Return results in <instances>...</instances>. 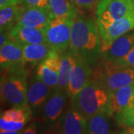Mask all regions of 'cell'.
<instances>
[{"instance_id":"6da1fadb","label":"cell","mask_w":134,"mask_h":134,"mask_svg":"<svg viewBox=\"0 0 134 134\" xmlns=\"http://www.w3.org/2000/svg\"><path fill=\"white\" fill-rule=\"evenodd\" d=\"M69 49L92 68L101 59V42L96 20L77 15L72 25Z\"/></svg>"},{"instance_id":"7a4b0ae2","label":"cell","mask_w":134,"mask_h":134,"mask_svg":"<svg viewBox=\"0 0 134 134\" xmlns=\"http://www.w3.org/2000/svg\"><path fill=\"white\" fill-rule=\"evenodd\" d=\"M110 92L98 78H91L81 90L72 97V107L88 119L100 112L109 114Z\"/></svg>"},{"instance_id":"3957f363","label":"cell","mask_w":134,"mask_h":134,"mask_svg":"<svg viewBox=\"0 0 134 134\" xmlns=\"http://www.w3.org/2000/svg\"><path fill=\"white\" fill-rule=\"evenodd\" d=\"M23 65L2 71L1 77V98L10 107L28 106L27 89L29 72Z\"/></svg>"},{"instance_id":"277c9868","label":"cell","mask_w":134,"mask_h":134,"mask_svg":"<svg viewBox=\"0 0 134 134\" xmlns=\"http://www.w3.org/2000/svg\"><path fill=\"white\" fill-rule=\"evenodd\" d=\"M73 23L74 19L54 17L44 29L46 43L60 54L69 48Z\"/></svg>"},{"instance_id":"5b68a950","label":"cell","mask_w":134,"mask_h":134,"mask_svg":"<svg viewBox=\"0 0 134 134\" xmlns=\"http://www.w3.org/2000/svg\"><path fill=\"white\" fill-rule=\"evenodd\" d=\"M134 14V0H100L96 8V23H110Z\"/></svg>"},{"instance_id":"8992f818","label":"cell","mask_w":134,"mask_h":134,"mask_svg":"<svg viewBox=\"0 0 134 134\" xmlns=\"http://www.w3.org/2000/svg\"><path fill=\"white\" fill-rule=\"evenodd\" d=\"M111 92L134 83V67L113 66L105 64L98 77Z\"/></svg>"},{"instance_id":"52a82bcc","label":"cell","mask_w":134,"mask_h":134,"mask_svg":"<svg viewBox=\"0 0 134 134\" xmlns=\"http://www.w3.org/2000/svg\"><path fill=\"white\" fill-rule=\"evenodd\" d=\"M97 25L103 50L117 38L134 30V14L110 23H97Z\"/></svg>"},{"instance_id":"ba28073f","label":"cell","mask_w":134,"mask_h":134,"mask_svg":"<svg viewBox=\"0 0 134 134\" xmlns=\"http://www.w3.org/2000/svg\"><path fill=\"white\" fill-rule=\"evenodd\" d=\"M32 111L29 106L12 107L4 111L0 118V133L7 131H21L29 122Z\"/></svg>"},{"instance_id":"9c48e42d","label":"cell","mask_w":134,"mask_h":134,"mask_svg":"<svg viewBox=\"0 0 134 134\" xmlns=\"http://www.w3.org/2000/svg\"><path fill=\"white\" fill-rule=\"evenodd\" d=\"M92 75V67L80 57L76 56V61L72 68L66 90L70 98L77 94L90 81Z\"/></svg>"},{"instance_id":"30bf717a","label":"cell","mask_w":134,"mask_h":134,"mask_svg":"<svg viewBox=\"0 0 134 134\" xmlns=\"http://www.w3.org/2000/svg\"><path fill=\"white\" fill-rule=\"evenodd\" d=\"M60 62L61 54L52 50L47 58L39 63L37 69V77L52 89L58 86Z\"/></svg>"},{"instance_id":"8fae6325","label":"cell","mask_w":134,"mask_h":134,"mask_svg":"<svg viewBox=\"0 0 134 134\" xmlns=\"http://www.w3.org/2000/svg\"><path fill=\"white\" fill-rule=\"evenodd\" d=\"M134 47V30L117 38L101 52V59L105 63H113L125 57Z\"/></svg>"},{"instance_id":"7c38bea8","label":"cell","mask_w":134,"mask_h":134,"mask_svg":"<svg viewBox=\"0 0 134 134\" xmlns=\"http://www.w3.org/2000/svg\"><path fill=\"white\" fill-rule=\"evenodd\" d=\"M54 18L49 8L23 6L17 25L31 28L44 29Z\"/></svg>"},{"instance_id":"4fadbf2b","label":"cell","mask_w":134,"mask_h":134,"mask_svg":"<svg viewBox=\"0 0 134 134\" xmlns=\"http://www.w3.org/2000/svg\"><path fill=\"white\" fill-rule=\"evenodd\" d=\"M52 90V88L41 81L37 75L31 77L28 82L27 101L28 106L32 112L38 111L43 108Z\"/></svg>"},{"instance_id":"5bb4252c","label":"cell","mask_w":134,"mask_h":134,"mask_svg":"<svg viewBox=\"0 0 134 134\" xmlns=\"http://www.w3.org/2000/svg\"><path fill=\"white\" fill-rule=\"evenodd\" d=\"M134 104V83L111 92L109 115L113 117Z\"/></svg>"},{"instance_id":"9a60e30c","label":"cell","mask_w":134,"mask_h":134,"mask_svg":"<svg viewBox=\"0 0 134 134\" xmlns=\"http://www.w3.org/2000/svg\"><path fill=\"white\" fill-rule=\"evenodd\" d=\"M23 64V46L10 38L5 45L0 47L1 71Z\"/></svg>"},{"instance_id":"2e32d148","label":"cell","mask_w":134,"mask_h":134,"mask_svg":"<svg viewBox=\"0 0 134 134\" xmlns=\"http://www.w3.org/2000/svg\"><path fill=\"white\" fill-rule=\"evenodd\" d=\"M86 118L73 107L63 115L59 125V133L64 134L86 133Z\"/></svg>"},{"instance_id":"e0dca14e","label":"cell","mask_w":134,"mask_h":134,"mask_svg":"<svg viewBox=\"0 0 134 134\" xmlns=\"http://www.w3.org/2000/svg\"><path fill=\"white\" fill-rule=\"evenodd\" d=\"M66 92L58 86L54 88L43 106L44 118L49 122H55L63 113L66 100Z\"/></svg>"},{"instance_id":"ac0fdd59","label":"cell","mask_w":134,"mask_h":134,"mask_svg":"<svg viewBox=\"0 0 134 134\" xmlns=\"http://www.w3.org/2000/svg\"><path fill=\"white\" fill-rule=\"evenodd\" d=\"M10 38L23 46L46 43L45 30L16 24L9 31Z\"/></svg>"},{"instance_id":"d6986e66","label":"cell","mask_w":134,"mask_h":134,"mask_svg":"<svg viewBox=\"0 0 134 134\" xmlns=\"http://www.w3.org/2000/svg\"><path fill=\"white\" fill-rule=\"evenodd\" d=\"M111 116L107 112H100L86 121V133L107 134L113 133Z\"/></svg>"},{"instance_id":"ffe728a7","label":"cell","mask_w":134,"mask_h":134,"mask_svg":"<svg viewBox=\"0 0 134 134\" xmlns=\"http://www.w3.org/2000/svg\"><path fill=\"white\" fill-rule=\"evenodd\" d=\"M53 49L47 43L27 44L23 46V63H40L48 56Z\"/></svg>"},{"instance_id":"44dd1931","label":"cell","mask_w":134,"mask_h":134,"mask_svg":"<svg viewBox=\"0 0 134 134\" xmlns=\"http://www.w3.org/2000/svg\"><path fill=\"white\" fill-rule=\"evenodd\" d=\"M75 61L76 55L70 49L61 54V62L57 86L64 91L66 92L72 68Z\"/></svg>"},{"instance_id":"7402d4cb","label":"cell","mask_w":134,"mask_h":134,"mask_svg":"<svg viewBox=\"0 0 134 134\" xmlns=\"http://www.w3.org/2000/svg\"><path fill=\"white\" fill-rule=\"evenodd\" d=\"M48 8L54 17L75 19L77 8L72 0H48Z\"/></svg>"},{"instance_id":"603a6c76","label":"cell","mask_w":134,"mask_h":134,"mask_svg":"<svg viewBox=\"0 0 134 134\" xmlns=\"http://www.w3.org/2000/svg\"><path fill=\"white\" fill-rule=\"evenodd\" d=\"M22 8V5H10L3 8H0L1 31H10L17 23Z\"/></svg>"},{"instance_id":"cb8c5ba5","label":"cell","mask_w":134,"mask_h":134,"mask_svg":"<svg viewBox=\"0 0 134 134\" xmlns=\"http://www.w3.org/2000/svg\"><path fill=\"white\" fill-rule=\"evenodd\" d=\"M115 122L126 128H134V104L114 115Z\"/></svg>"},{"instance_id":"d4e9b609","label":"cell","mask_w":134,"mask_h":134,"mask_svg":"<svg viewBox=\"0 0 134 134\" xmlns=\"http://www.w3.org/2000/svg\"><path fill=\"white\" fill-rule=\"evenodd\" d=\"M105 64H109L113 66L134 67V47L123 58L113 63H105Z\"/></svg>"},{"instance_id":"484cf974","label":"cell","mask_w":134,"mask_h":134,"mask_svg":"<svg viewBox=\"0 0 134 134\" xmlns=\"http://www.w3.org/2000/svg\"><path fill=\"white\" fill-rule=\"evenodd\" d=\"M78 9L92 10L96 8L100 0H72Z\"/></svg>"},{"instance_id":"4316f807","label":"cell","mask_w":134,"mask_h":134,"mask_svg":"<svg viewBox=\"0 0 134 134\" xmlns=\"http://www.w3.org/2000/svg\"><path fill=\"white\" fill-rule=\"evenodd\" d=\"M21 5L29 7L48 8V0H21Z\"/></svg>"},{"instance_id":"83f0119b","label":"cell","mask_w":134,"mask_h":134,"mask_svg":"<svg viewBox=\"0 0 134 134\" xmlns=\"http://www.w3.org/2000/svg\"><path fill=\"white\" fill-rule=\"evenodd\" d=\"M10 40L9 31H1L0 33V47H2Z\"/></svg>"},{"instance_id":"f1b7e54d","label":"cell","mask_w":134,"mask_h":134,"mask_svg":"<svg viewBox=\"0 0 134 134\" xmlns=\"http://www.w3.org/2000/svg\"><path fill=\"white\" fill-rule=\"evenodd\" d=\"M16 5H21V0H0V8Z\"/></svg>"},{"instance_id":"f546056e","label":"cell","mask_w":134,"mask_h":134,"mask_svg":"<svg viewBox=\"0 0 134 134\" xmlns=\"http://www.w3.org/2000/svg\"><path fill=\"white\" fill-rule=\"evenodd\" d=\"M21 133H37V126L34 125H31L28 127L21 130Z\"/></svg>"},{"instance_id":"4dcf8cb0","label":"cell","mask_w":134,"mask_h":134,"mask_svg":"<svg viewBox=\"0 0 134 134\" xmlns=\"http://www.w3.org/2000/svg\"><path fill=\"white\" fill-rule=\"evenodd\" d=\"M121 133H122L134 134V128H126V129L124 130Z\"/></svg>"}]
</instances>
